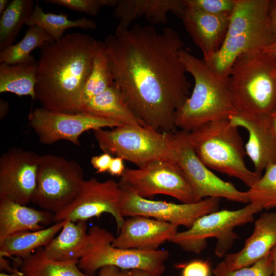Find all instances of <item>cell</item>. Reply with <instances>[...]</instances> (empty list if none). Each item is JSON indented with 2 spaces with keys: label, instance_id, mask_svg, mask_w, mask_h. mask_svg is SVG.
<instances>
[{
  "label": "cell",
  "instance_id": "cell-6",
  "mask_svg": "<svg viewBox=\"0 0 276 276\" xmlns=\"http://www.w3.org/2000/svg\"><path fill=\"white\" fill-rule=\"evenodd\" d=\"M238 128L228 120H223L186 132L189 143L205 166L239 179L249 188L260 176L245 164V147Z\"/></svg>",
  "mask_w": 276,
  "mask_h": 276
},
{
  "label": "cell",
  "instance_id": "cell-15",
  "mask_svg": "<svg viewBox=\"0 0 276 276\" xmlns=\"http://www.w3.org/2000/svg\"><path fill=\"white\" fill-rule=\"evenodd\" d=\"M28 120L30 127L40 142L46 145L66 140L79 146V137L85 131L125 125L82 112L75 113L56 112L42 107L32 110L29 114Z\"/></svg>",
  "mask_w": 276,
  "mask_h": 276
},
{
  "label": "cell",
  "instance_id": "cell-8",
  "mask_svg": "<svg viewBox=\"0 0 276 276\" xmlns=\"http://www.w3.org/2000/svg\"><path fill=\"white\" fill-rule=\"evenodd\" d=\"M110 129L93 130L95 139L104 153L120 157L137 167L155 159L175 160L170 133L146 126L129 125Z\"/></svg>",
  "mask_w": 276,
  "mask_h": 276
},
{
  "label": "cell",
  "instance_id": "cell-14",
  "mask_svg": "<svg viewBox=\"0 0 276 276\" xmlns=\"http://www.w3.org/2000/svg\"><path fill=\"white\" fill-rule=\"evenodd\" d=\"M119 184L123 194L121 213L124 218L142 216L189 228L199 218L218 210L219 206L220 199L214 197L189 203L153 200L142 197Z\"/></svg>",
  "mask_w": 276,
  "mask_h": 276
},
{
  "label": "cell",
  "instance_id": "cell-25",
  "mask_svg": "<svg viewBox=\"0 0 276 276\" xmlns=\"http://www.w3.org/2000/svg\"><path fill=\"white\" fill-rule=\"evenodd\" d=\"M66 220L55 222L38 231L16 233L0 240V257L27 258L37 249L48 245L61 231Z\"/></svg>",
  "mask_w": 276,
  "mask_h": 276
},
{
  "label": "cell",
  "instance_id": "cell-41",
  "mask_svg": "<svg viewBox=\"0 0 276 276\" xmlns=\"http://www.w3.org/2000/svg\"><path fill=\"white\" fill-rule=\"evenodd\" d=\"M263 51L276 59V41L268 47L265 48Z\"/></svg>",
  "mask_w": 276,
  "mask_h": 276
},
{
  "label": "cell",
  "instance_id": "cell-4",
  "mask_svg": "<svg viewBox=\"0 0 276 276\" xmlns=\"http://www.w3.org/2000/svg\"><path fill=\"white\" fill-rule=\"evenodd\" d=\"M270 0H236L224 40L204 61L215 73L227 78L236 59L246 52L263 50L276 41L269 18Z\"/></svg>",
  "mask_w": 276,
  "mask_h": 276
},
{
  "label": "cell",
  "instance_id": "cell-38",
  "mask_svg": "<svg viewBox=\"0 0 276 276\" xmlns=\"http://www.w3.org/2000/svg\"><path fill=\"white\" fill-rule=\"evenodd\" d=\"M99 276H130V270L114 266L103 267L99 270Z\"/></svg>",
  "mask_w": 276,
  "mask_h": 276
},
{
  "label": "cell",
  "instance_id": "cell-2",
  "mask_svg": "<svg viewBox=\"0 0 276 276\" xmlns=\"http://www.w3.org/2000/svg\"><path fill=\"white\" fill-rule=\"evenodd\" d=\"M97 42L88 34L73 33L40 48L35 92L42 108L56 112H80Z\"/></svg>",
  "mask_w": 276,
  "mask_h": 276
},
{
  "label": "cell",
  "instance_id": "cell-27",
  "mask_svg": "<svg viewBox=\"0 0 276 276\" xmlns=\"http://www.w3.org/2000/svg\"><path fill=\"white\" fill-rule=\"evenodd\" d=\"M26 25H37L44 30L55 41H58L63 37L66 30L73 28L82 29H94L97 27L96 22L82 17L75 20L70 19L66 13L54 14L45 13L36 2L33 13L26 21Z\"/></svg>",
  "mask_w": 276,
  "mask_h": 276
},
{
  "label": "cell",
  "instance_id": "cell-11",
  "mask_svg": "<svg viewBox=\"0 0 276 276\" xmlns=\"http://www.w3.org/2000/svg\"><path fill=\"white\" fill-rule=\"evenodd\" d=\"M119 182L145 198L162 194L181 203L198 202L183 171L174 159H155L136 169L126 168Z\"/></svg>",
  "mask_w": 276,
  "mask_h": 276
},
{
  "label": "cell",
  "instance_id": "cell-22",
  "mask_svg": "<svg viewBox=\"0 0 276 276\" xmlns=\"http://www.w3.org/2000/svg\"><path fill=\"white\" fill-rule=\"evenodd\" d=\"M54 214L0 199V240L12 234L44 228L54 221Z\"/></svg>",
  "mask_w": 276,
  "mask_h": 276
},
{
  "label": "cell",
  "instance_id": "cell-31",
  "mask_svg": "<svg viewBox=\"0 0 276 276\" xmlns=\"http://www.w3.org/2000/svg\"><path fill=\"white\" fill-rule=\"evenodd\" d=\"M55 41L44 30L37 25L29 26L24 37L17 43L0 50V63L14 64L23 61L35 49Z\"/></svg>",
  "mask_w": 276,
  "mask_h": 276
},
{
  "label": "cell",
  "instance_id": "cell-34",
  "mask_svg": "<svg viewBox=\"0 0 276 276\" xmlns=\"http://www.w3.org/2000/svg\"><path fill=\"white\" fill-rule=\"evenodd\" d=\"M118 0H45V3L57 5L91 16L97 15L105 6L114 7Z\"/></svg>",
  "mask_w": 276,
  "mask_h": 276
},
{
  "label": "cell",
  "instance_id": "cell-23",
  "mask_svg": "<svg viewBox=\"0 0 276 276\" xmlns=\"http://www.w3.org/2000/svg\"><path fill=\"white\" fill-rule=\"evenodd\" d=\"M86 221L67 220L59 233L45 247V255L59 262L78 263L83 255L88 239Z\"/></svg>",
  "mask_w": 276,
  "mask_h": 276
},
{
  "label": "cell",
  "instance_id": "cell-36",
  "mask_svg": "<svg viewBox=\"0 0 276 276\" xmlns=\"http://www.w3.org/2000/svg\"><path fill=\"white\" fill-rule=\"evenodd\" d=\"M212 272L208 261L194 260L183 266L181 276H211Z\"/></svg>",
  "mask_w": 276,
  "mask_h": 276
},
{
  "label": "cell",
  "instance_id": "cell-35",
  "mask_svg": "<svg viewBox=\"0 0 276 276\" xmlns=\"http://www.w3.org/2000/svg\"><path fill=\"white\" fill-rule=\"evenodd\" d=\"M185 5L207 13L214 15H231L236 0H183Z\"/></svg>",
  "mask_w": 276,
  "mask_h": 276
},
{
  "label": "cell",
  "instance_id": "cell-1",
  "mask_svg": "<svg viewBox=\"0 0 276 276\" xmlns=\"http://www.w3.org/2000/svg\"><path fill=\"white\" fill-rule=\"evenodd\" d=\"M114 81L123 100L145 126L172 133L177 111L190 95L180 58L183 42L171 28L117 27L103 41Z\"/></svg>",
  "mask_w": 276,
  "mask_h": 276
},
{
  "label": "cell",
  "instance_id": "cell-30",
  "mask_svg": "<svg viewBox=\"0 0 276 276\" xmlns=\"http://www.w3.org/2000/svg\"><path fill=\"white\" fill-rule=\"evenodd\" d=\"M114 82L103 41H98L90 72L83 89L81 104L104 91Z\"/></svg>",
  "mask_w": 276,
  "mask_h": 276
},
{
  "label": "cell",
  "instance_id": "cell-42",
  "mask_svg": "<svg viewBox=\"0 0 276 276\" xmlns=\"http://www.w3.org/2000/svg\"><path fill=\"white\" fill-rule=\"evenodd\" d=\"M130 276H153L145 270L139 269L130 270Z\"/></svg>",
  "mask_w": 276,
  "mask_h": 276
},
{
  "label": "cell",
  "instance_id": "cell-40",
  "mask_svg": "<svg viewBox=\"0 0 276 276\" xmlns=\"http://www.w3.org/2000/svg\"><path fill=\"white\" fill-rule=\"evenodd\" d=\"M268 15L271 30L276 40V0L270 1Z\"/></svg>",
  "mask_w": 276,
  "mask_h": 276
},
{
  "label": "cell",
  "instance_id": "cell-5",
  "mask_svg": "<svg viewBox=\"0 0 276 276\" xmlns=\"http://www.w3.org/2000/svg\"><path fill=\"white\" fill-rule=\"evenodd\" d=\"M238 113L271 116L276 109V59L263 50L240 55L227 77Z\"/></svg>",
  "mask_w": 276,
  "mask_h": 276
},
{
  "label": "cell",
  "instance_id": "cell-24",
  "mask_svg": "<svg viewBox=\"0 0 276 276\" xmlns=\"http://www.w3.org/2000/svg\"><path fill=\"white\" fill-rule=\"evenodd\" d=\"M80 112L123 125L145 126L124 102L114 82L101 94L82 103Z\"/></svg>",
  "mask_w": 276,
  "mask_h": 276
},
{
  "label": "cell",
  "instance_id": "cell-13",
  "mask_svg": "<svg viewBox=\"0 0 276 276\" xmlns=\"http://www.w3.org/2000/svg\"><path fill=\"white\" fill-rule=\"evenodd\" d=\"M122 195L119 182L113 179L103 181L95 177L85 179L74 200L54 214V221H86L108 213L114 218L118 231L125 219L121 213Z\"/></svg>",
  "mask_w": 276,
  "mask_h": 276
},
{
  "label": "cell",
  "instance_id": "cell-37",
  "mask_svg": "<svg viewBox=\"0 0 276 276\" xmlns=\"http://www.w3.org/2000/svg\"><path fill=\"white\" fill-rule=\"evenodd\" d=\"M112 158L110 154L103 152L99 155L93 156L90 159V164L96 170L97 173H104L108 171Z\"/></svg>",
  "mask_w": 276,
  "mask_h": 276
},
{
  "label": "cell",
  "instance_id": "cell-45",
  "mask_svg": "<svg viewBox=\"0 0 276 276\" xmlns=\"http://www.w3.org/2000/svg\"><path fill=\"white\" fill-rule=\"evenodd\" d=\"M8 0H0V14H2L9 4Z\"/></svg>",
  "mask_w": 276,
  "mask_h": 276
},
{
  "label": "cell",
  "instance_id": "cell-9",
  "mask_svg": "<svg viewBox=\"0 0 276 276\" xmlns=\"http://www.w3.org/2000/svg\"><path fill=\"white\" fill-rule=\"evenodd\" d=\"M262 211L253 203L238 210H217L199 218L187 230L177 232L168 242L185 251L198 254L205 248L207 239L214 238L217 241L215 254L221 258L227 254L238 238L235 228L252 222L254 215Z\"/></svg>",
  "mask_w": 276,
  "mask_h": 276
},
{
  "label": "cell",
  "instance_id": "cell-46",
  "mask_svg": "<svg viewBox=\"0 0 276 276\" xmlns=\"http://www.w3.org/2000/svg\"><path fill=\"white\" fill-rule=\"evenodd\" d=\"M0 276H22L19 270L16 269L12 273L1 272Z\"/></svg>",
  "mask_w": 276,
  "mask_h": 276
},
{
  "label": "cell",
  "instance_id": "cell-32",
  "mask_svg": "<svg viewBox=\"0 0 276 276\" xmlns=\"http://www.w3.org/2000/svg\"><path fill=\"white\" fill-rule=\"evenodd\" d=\"M249 203L263 210L276 208V163L269 165L260 178L246 191Z\"/></svg>",
  "mask_w": 276,
  "mask_h": 276
},
{
  "label": "cell",
  "instance_id": "cell-17",
  "mask_svg": "<svg viewBox=\"0 0 276 276\" xmlns=\"http://www.w3.org/2000/svg\"><path fill=\"white\" fill-rule=\"evenodd\" d=\"M173 224L142 216L125 219L112 242L117 247L154 251L178 232Z\"/></svg>",
  "mask_w": 276,
  "mask_h": 276
},
{
  "label": "cell",
  "instance_id": "cell-44",
  "mask_svg": "<svg viewBox=\"0 0 276 276\" xmlns=\"http://www.w3.org/2000/svg\"><path fill=\"white\" fill-rule=\"evenodd\" d=\"M273 257V269L272 276H276V246L271 250Z\"/></svg>",
  "mask_w": 276,
  "mask_h": 276
},
{
  "label": "cell",
  "instance_id": "cell-20",
  "mask_svg": "<svg viewBox=\"0 0 276 276\" xmlns=\"http://www.w3.org/2000/svg\"><path fill=\"white\" fill-rule=\"evenodd\" d=\"M275 246L276 212H265L256 220L254 231L242 248L227 254L223 261L231 270L250 266L267 256Z\"/></svg>",
  "mask_w": 276,
  "mask_h": 276
},
{
  "label": "cell",
  "instance_id": "cell-18",
  "mask_svg": "<svg viewBox=\"0 0 276 276\" xmlns=\"http://www.w3.org/2000/svg\"><path fill=\"white\" fill-rule=\"evenodd\" d=\"M228 120L233 126L247 131L246 155L253 164L254 171L261 177L269 165L276 163V133L271 116L246 117L238 113Z\"/></svg>",
  "mask_w": 276,
  "mask_h": 276
},
{
  "label": "cell",
  "instance_id": "cell-26",
  "mask_svg": "<svg viewBox=\"0 0 276 276\" xmlns=\"http://www.w3.org/2000/svg\"><path fill=\"white\" fill-rule=\"evenodd\" d=\"M37 61L31 55L14 64L0 63V93L9 92L18 96H29L36 100Z\"/></svg>",
  "mask_w": 276,
  "mask_h": 276
},
{
  "label": "cell",
  "instance_id": "cell-33",
  "mask_svg": "<svg viewBox=\"0 0 276 276\" xmlns=\"http://www.w3.org/2000/svg\"><path fill=\"white\" fill-rule=\"evenodd\" d=\"M273 257L271 251L265 258L248 266L231 270L222 261L213 270L214 276H272Z\"/></svg>",
  "mask_w": 276,
  "mask_h": 276
},
{
  "label": "cell",
  "instance_id": "cell-12",
  "mask_svg": "<svg viewBox=\"0 0 276 276\" xmlns=\"http://www.w3.org/2000/svg\"><path fill=\"white\" fill-rule=\"evenodd\" d=\"M170 137L175 160L187 177L198 201L214 197L249 203L246 191H240L232 183L221 179L201 161L189 143L186 131L170 133Z\"/></svg>",
  "mask_w": 276,
  "mask_h": 276
},
{
  "label": "cell",
  "instance_id": "cell-10",
  "mask_svg": "<svg viewBox=\"0 0 276 276\" xmlns=\"http://www.w3.org/2000/svg\"><path fill=\"white\" fill-rule=\"evenodd\" d=\"M84 180L82 168L75 160L51 154L41 155L32 202L56 214L74 200Z\"/></svg>",
  "mask_w": 276,
  "mask_h": 276
},
{
  "label": "cell",
  "instance_id": "cell-29",
  "mask_svg": "<svg viewBox=\"0 0 276 276\" xmlns=\"http://www.w3.org/2000/svg\"><path fill=\"white\" fill-rule=\"evenodd\" d=\"M35 7L32 0H12L1 14L0 50L13 44Z\"/></svg>",
  "mask_w": 276,
  "mask_h": 276
},
{
  "label": "cell",
  "instance_id": "cell-21",
  "mask_svg": "<svg viewBox=\"0 0 276 276\" xmlns=\"http://www.w3.org/2000/svg\"><path fill=\"white\" fill-rule=\"evenodd\" d=\"M185 7L183 0H118L114 15L119 20L118 27L127 29L141 17L155 24H166L170 12L181 18Z\"/></svg>",
  "mask_w": 276,
  "mask_h": 276
},
{
  "label": "cell",
  "instance_id": "cell-7",
  "mask_svg": "<svg viewBox=\"0 0 276 276\" xmlns=\"http://www.w3.org/2000/svg\"><path fill=\"white\" fill-rule=\"evenodd\" d=\"M87 244L78 266L85 274L94 276L100 268L114 266L120 268L145 270L153 276H161L164 272L165 262L169 256L166 250L143 251L114 246V236L98 225L88 229Z\"/></svg>",
  "mask_w": 276,
  "mask_h": 276
},
{
  "label": "cell",
  "instance_id": "cell-19",
  "mask_svg": "<svg viewBox=\"0 0 276 276\" xmlns=\"http://www.w3.org/2000/svg\"><path fill=\"white\" fill-rule=\"evenodd\" d=\"M185 7L181 18L183 25L194 44L201 51L203 59L206 61L221 48L231 14H211L186 5Z\"/></svg>",
  "mask_w": 276,
  "mask_h": 276
},
{
  "label": "cell",
  "instance_id": "cell-16",
  "mask_svg": "<svg viewBox=\"0 0 276 276\" xmlns=\"http://www.w3.org/2000/svg\"><path fill=\"white\" fill-rule=\"evenodd\" d=\"M40 156L12 148L0 158V199L27 205L32 202L37 183Z\"/></svg>",
  "mask_w": 276,
  "mask_h": 276
},
{
  "label": "cell",
  "instance_id": "cell-43",
  "mask_svg": "<svg viewBox=\"0 0 276 276\" xmlns=\"http://www.w3.org/2000/svg\"><path fill=\"white\" fill-rule=\"evenodd\" d=\"M8 104L7 102L1 99V117H3L7 111Z\"/></svg>",
  "mask_w": 276,
  "mask_h": 276
},
{
  "label": "cell",
  "instance_id": "cell-48",
  "mask_svg": "<svg viewBox=\"0 0 276 276\" xmlns=\"http://www.w3.org/2000/svg\"><path fill=\"white\" fill-rule=\"evenodd\" d=\"M275 114H276V109H275V111H274V112L273 113V114H272V116L275 115Z\"/></svg>",
  "mask_w": 276,
  "mask_h": 276
},
{
  "label": "cell",
  "instance_id": "cell-28",
  "mask_svg": "<svg viewBox=\"0 0 276 276\" xmlns=\"http://www.w3.org/2000/svg\"><path fill=\"white\" fill-rule=\"evenodd\" d=\"M19 270L22 276H89L79 268L77 263L49 258L43 247L22 259Z\"/></svg>",
  "mask_w": 276,
  "mask_h": 276
},
{
  "label": "cell",
  "instance_id": "cell-39",
  "mask_svg": "<svg viewBox=\"0 0 276 276\" xmlns=\"http://www.w3.org/2000/svg\"><path fill=\"white\" fill-rule=\"evenodd\" d=\"M123 160V158L118 156L112 158L108 170L111 175L120 177L122 175L126 169Z\"/></svg>",
  "mask_w": 276,
  "mask_h": 276
},
{
  "label": "cell",
  "instance_id": "cell-3",
  "mask_svg": "<svg viewBox=\"0 0 276 276\" xmlns=\"http://www.w3.org/2000/svg\"><path fill=\"white\" fill-rule=\"evenodd\" d=\"M180 60L194 84L191 94L177 111V129L190 131L205 123L228 120L238 114L228 84L227 78L212 71L203 59L183 49Z\"/></svg>",
  "mask_w": 276,
  "mask_h": 276
},
{
  "label": "cell",
  "instance_id": "cell-47",
  "mask_svg": "<svg viewBox=\"0 0 276 276\" xmlns=\"http://www.w3.org/2000/svg\"><path fill=\"white\" fill-rule=\"evenodd\" d=\"M272 122L276 133V114L271 116Z\"/></svg>",
  "mask_w": 276,
  "mask_h": 276
}]
</instances>
